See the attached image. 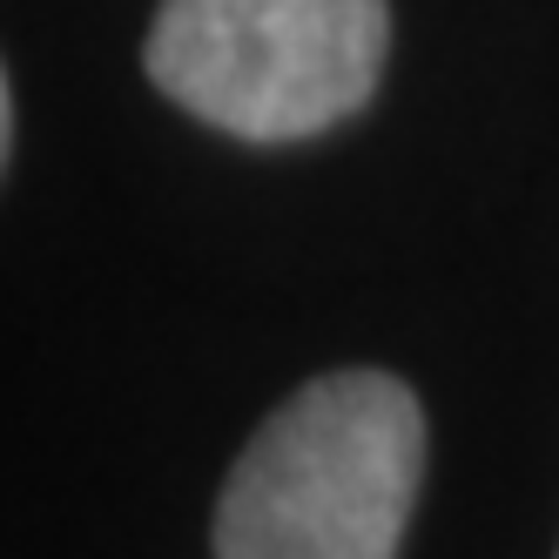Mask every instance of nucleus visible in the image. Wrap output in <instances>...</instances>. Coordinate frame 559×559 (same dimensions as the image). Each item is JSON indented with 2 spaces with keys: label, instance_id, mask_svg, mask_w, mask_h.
I'll use <instances>...</instances> for the list:
<instances>
[{
  "label": "nucleus",
  "instance_id": "obj_1",
  "mask_svg": "<svg viewBox=\"0 0 559 559\" xmlns=\"http://www.w3.org/2000/svg\"><path fill=\"white\" fill-rule=\"evenodd\" d=\"M425 478V412L391 371L284 397L229 465L216 559H397Z\"/></svg>",
  "mask_w": 559,
  "mask_h": 559
},
{
  "label": "nucleus",
  "instance_id": "obj_2",
  "mask_svg": "<svg viewBox=\"0 0 559 559\" xmlns=\"http://www.w3.org/2000/svg\"><path fill=\"white\" fill-rule=\"evenodd\" d=\"M391 55L384 0H163L148 82L243 142H304L371 102Z\"/></svg>",
  "mask_w": 559,
  "mask_h": 559
}]
</instances>
